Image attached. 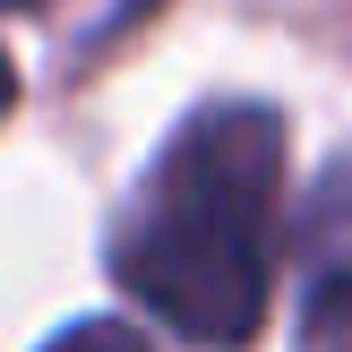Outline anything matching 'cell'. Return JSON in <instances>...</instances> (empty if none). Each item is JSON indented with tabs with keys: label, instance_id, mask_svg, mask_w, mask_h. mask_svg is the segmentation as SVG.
<instances>
[{
	"label": "cell",
	"instance_id": "5",
	"mask_svg": "<svg viewBox=\"0 0 352 352\" xmlns=\"http://www.w3.org/2000/svg\"><path fill=\"white\" fill-rule=\"evenodd\" d=\"M0 9H43V0H0Z\"/></svg>",
	"mask_w": 352,
	"mask_h": 352
},
{
	"label": "cell",
	"instance_id": "4",
	"mask_svg": "<svg viewBox=\"0 0 352 352\" xmlns=\"http://www.w3.org/2000/svg\"><path fill=\"white\" fill-rule=\"evenodd\" d=\"M9 103H17V69L0 60V120H9Z\"/></svg>",
	"mask_w": 352,
	"mask_h": 352
},
{
	"label": "cell",
	"instance_id": "1",
	"mask_svg": "<svg viewBox=\"0 0 352 352\" xmlns=\"http://www.w3.org/2000/svg\"><path fill=\"white\" fill-rule=\"evenodd\" d=\"M275 181L284 120L267 103H206L172 129L112 241L120 284L206 352L250 344L275 292Z\"/></svg>",
	"mask_w": 352,
	"mask_h": 352
},
{
	"label": "cell",
	"instance_id": "3",
	"mask_svg": "<svg viewBox=\"0 0 352 352\" xmlns=\"http://www.w3.org/2000/svg\"><path fill=\"white\" fill-rule=\"evenodd\" d=\"M43 352H155L138 327H120V318H86V327H69V336H52Z\"/></svg>",
	"mask_w": 352,
	"mask_h": 352
},
{
	"label": "cell",
	"instance_id": "2",
	"mask_svg": "<svg viewBox=\"0 0 352 352\" xmlns=\"http://www.w3.org/2000/svg\"><path fill=\"white\" fill-rule=\"evenodd\" d=\"M301 352H352V267H344V275H327V284L309 292Z\"/></svg>",
	"mask_w": 352,
	"mask_h": 352
}]
</instances>
